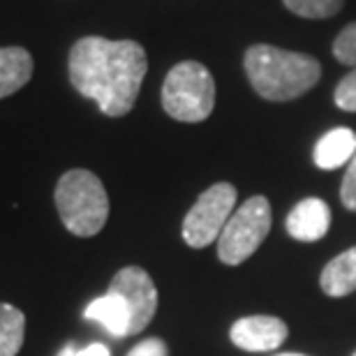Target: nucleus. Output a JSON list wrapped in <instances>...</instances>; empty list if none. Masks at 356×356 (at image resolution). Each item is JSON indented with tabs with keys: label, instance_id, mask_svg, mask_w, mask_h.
<instances>
[{
	"label": "nucleus",
	"instance_id": "obj_21",
	"mask_svg": "<svg viewBox=\"0 0 356 356\" xmlns=\"http://www.w3.org/2000/svg\"><path fill=\"white\" fill-rule=\"evenodd\" d=\"M76 354V347L72 345V343H67L65 347H63V350L56 354V356H74Z\"/></svg>",
	"mask_w": 356,
	"mask_h": 356
},
{
	"label": "nucleus",
	"instance_id": "obj_2",
	"mask_svg": "<svg viewBox=\"0 0 356 356\" xmlns=\"http://www.w3.org/2000/svg\"><path fill=\"white\" fill-rule=\"evenodd\" d=\"M243 65L254 92L268 102H291L305 95L322 76V65L312 56L270 44L248 49Z\"/></svg>",
	"mask_w": 356,
	"mask_h": 356
},
{
	"label": "nucleus",
	"instance_id": "obj_8",
	"mask_svg": "<svg viewBox=\"0 0 356 356\" xmlns=\"http://www.w3.org/2000/svg\"><path fill=\"white\" fill-rule=\"evenodd\" d=\"M229 338L245 352H273L287 340V324L270 315L241 317L232 324Z\"/></svg>",
	"mask_w": 356,
	"mask_h": 356
},
{
	"label": "nucleus",
	"instance_id": "obj_4",
	"mask_svg": "<svg viewBox=\"0 0 356 356\" xmlns=\"http://www.w3.org/2000/svg\"><path fill=\"white\" fill-rule=\"evenodd\" d=\"M162 106L181 123H202L209 118L216 106V81L209 67L197 60L174 65L162 83Z\"/></svg>",
	"mask_w": 356,
	"mask_h": 356
},
{
	"label": "nucleus",
	"instance_id": "obj_19",
	"mask_svg": "<svg viewBox=\"0 0 356 356\" xmlns=\"http://www.w3.org/2000/svg\"><path fill=\"white\" fill-rule=\"evenodd\" d=\"M127 356H169V350L162 338H146L139 345H134Z\"/></svg>",
	"mask_w": 356,
	"mask_h": 356
},
{
	"label": "nucleus",
	"instance_id": "obj_7",
	"mask_svg": "<svg viewBox=\"0 0 356 356\" xmlns=\"http://www.w3.org/2000/svg\"><path fill=\"white\" fill-rule=\"evenodd\" d=\"M109 291L118 294L130 310V336H137L151 324L158 310V289L153 277L139 266H125L111 277Z\"/></svg>",
	"mask_w": 356,
	"mask_h": 356
},
{
	"label": "nucleus",
	"instance_id": "obj_20",
	"mask_svg": "<svg viewBox=\"0 0 356 356\" xmlns=\"http://www.w3.org/2000/svg\"><path fill=\"white\" fill-rule=\"evenodd\" d=\"M74 356H111V352H109V347L102 343H92L88 347H83V350H76Z\"/></svg>",
	"mask_w": 356,
	"mask_h": 356
},
{
	"label": "nucleus",
	"instance_id": "obj_12",
	"mask_svg": "<svg viewBox=\"0 0 356 356\" xmlns=\"http://www.w3.org/2000/svg\"><path fill=\"white\" fill-rule=\"evenodd\" d=\"M33 56L21 47L0 49V99L10 97L31 81Z\"/></svg>",
	"mask_w": 356,
	"mask_h": 356
},
{
	"label": "nucleus",
	"instance_id": "obj_6",
	"mask_svg": "<svg viewBox=\"0 0 356 356\" xmlns=\"http://www.w3.org/2000/svg\"><path fill=\"white\" fill-rule=\"evenodd\" d=\"M238 192L232 183H216L204 190L183 220V241L195 250L218 243L227 220L236 211Z\"/></svg>",
	"mask_w": 356,
	"mask_h": 356
},
{
	"label": "nucleus",
	"instance_id": "obj_14",
	"mask_svg": "<svg viewBox=\"0 0 356 356\" xmlns=\"http://www.w3.org/2000/svg\"><path fill=\"white\" fill-rule=\"evenodd\" d=\"M26 315L17 305L0 303V356H17L24 347Z\"/></svg>",
	"mask_w": 356,
	"mask_h": 356
},
{
	"label": "nucleus",
	"instance_id": "obj_5",
	"mask_svg": "<svg viewBox=\"0 0 356 356\" xmlns=\"http://www.w3.org/2000/svg\"><path fill=\"white\" fill-rule=\"evenodd\" d=\"M270 204L266 197H250L227 220L218 238V257L227 266H238L250 259L270 232Z\"/></svg>",
	"mask_w": 356,
	"mask_h": 356
},
{
	"label": "nucleus",
	"instance_id": "obj_22",
	"mask_svg": "<svg viewBox=\"0 0 356 356\" xmlns=\"http://www.w3.org/2000/svg\"><path fill=\"white\" fill-rule=\"evenodd\" d=\"M277 356H303V354H294V352H289V354H277Z\"/></svg>",
	"mask_w": 356,
	"mask_h": 356
},
{
	"label": "nucleus",
	"instance_id": "obj_18",
	"mask_svg": "<svg viewBox=\"0 0 356 356\" xmlns=\"http://www.w3.org/2000/svg\"><path fill=\"white\" fill-rule=\"evenodd\" d=\"M340 199H343L345 209L356 211V155L352 158L350 167L343 176V185H340Z\"/></svg>",
	"mask_w": 356,
	"mask_h": 356
},
{
	"label": "nucleus",
	"instance_id": "obj_11",
	"mask_svg": "<svg viewBox=\"0 0 356 356\" xmlns=\"http://www.w3.org/2000/svg\"><path fill=\"white\" fill-rule=\"evenodd\" d=\"M83 317L102 324L116 338L130 336V310H127V303L123 298L113 294V291H106L104 296L90 301L88 308L83 310Z\"/></svg>",
	"mask_w": 356,
	"mask_h": 356
},
{
	"label": "nucleus",
	"instance_id": "obj_13",
	"mask_svg": "<svg viewBox=\"0 0 356 356\" xmlns=\"http://www.w3.org/2000/svg\"><path fill=\"white\" fill-rule=\"evenodd\" d=\"M319 284L326 296L340 298L356 291V245L350 250L340 252L336 259H331L319 275Z\"/></svg>",
	"mask_w": 356,
	"mask_h": 356
},
{
	"label": "nucleus",
	"instance_id": "obj_16",
	"mask_svg": "<svg viewBox=\"0 0 356 356\" xmlns=\"http://www.w3.org/2000/svg\"><path fill=\"white\" fill-rule=\"evenodd\" d=\"M333 56L343 65L356 67V21L350 26H345L338 33V38L333 40Z\"/></svg>",
	"mask_w": 356,
	"mask_h": 356
},
{
	"label": "nucleus",
	"instance_id": "obj_23",
	"mask_svg": "<svg viewBox=\"0 0 356 356\" xmlns=\"http://www.w3.org/2000/svg\"><path fill=\"white\" fill-rule=\"evenodd\" d=\"M352 356H356V352H354V354H352Z\"/></svg>",
	"mask_w": 356,
	"mask_h": 356
},
{
	"label": "nucleus",
	"instance_id": "obj_3",
	"mask_svg": "<svg viewBox=\"0 0 356 356\" xmlns=\"http://www.w3.org/2000/svg\"><path fill=\"white\" fill-rule=\"evenodd\" d=\"M54 199L63 225L74 236L90 238L106 225L109 197L102 181L88 169H70L63 174Z\"/></svg>",
	"mask_w": 356,
	"mask_h": 356
},
{
	"label": "nucleus",
	"instance_id": "obj_17",
	"mask_svg": "<svg viewBox=\"0 0 356 356\" xmlns=\"http://www.w3.org/2000/svg\"><path fill=\"white\" fill-rule=\"evenodd\" d=\"M333 102H336L338 109L356 113V67H352V72L345 74L343 81L338 83Z\"/></svg>",
	"mask_w": 356,
	"mask_h": 356
},
{
	"label": "nucleus",
	"instance_id": "obj_1",
	"mask_svg": "<svg viewBox=\"0 0 356 356\" xmlns=\"http://www.w3.org/2000/svg\"><path fill=\"white\" fill-rule=\"evenodd\" d=\"M70 83L92 99L104 116L120 118L132 111L148 72V56L139 42L90 35L70 51Z\"/></svg>",
	"mask_w": 356,
	"mask_h": 356
},
{
	"label": "nucleus",
	"instance_id": "obj_9",
	"mask_svg": "<svg viewBox=\"0 0 356 356\" xmlns=\"http://www.w3.org/2000/svg\"><path fill=\"white\" fill-rule=\"evenodd\" d=\"M287 232L291 238L303 241V243H315L324 238L331 227V209L324 199L308 197L298 202L287 216Z\"/></svg>",
	"mask_w": 356,
	"mask_h": 356
},
{
	"label": "nucleus",
	"instance_id": "obj_10",
	"mask_svg": "<svg viewBox=\"0 0 356 356\" xmlns=\"http://www.w3.org/2000/svg\"><path fill=\"white\" fill-rule=\"evenodd\" d=\"M356 155V134L350 127H333L324 134L322 139L317 141L315 146V165L319 169H338L352 162V158Z\"/></svg>",
	"mask_w": 356,
	"mask_h": 356
},
{
	"label": "nucleus",
	"instance_id": "obj_15",
	"mask_svg": "<svg viewBox=\"0 0 356 356\" xmlns=\"http://www.w3.org/2000/svg\"><path fill=\"white\" fill-rule=\"evenodd\" d=\"M289 12L303 19H329L343 10L345 0H282Z\"/></svg>",
	"mask_w": 356,
	"mask_h": 356
}]
</instances>
